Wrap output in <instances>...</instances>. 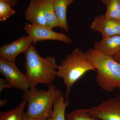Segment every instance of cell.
I'll return each instance as SVG.
<instances>
[{"label":"cell","mask_w":120,"mask_h":120,"mask_svg":"<svg viewBox=\"0 0 120 120\" xmlns=\"http://www.w3.org/2000/svg\"><path fill=\"white\" fill-rule=\"evenodd\" d=\"M94 49L105 55L113 56L120 52V35L103 38L95 43Z\"/></svg>","instance_id":"cell-10"},{"label":"cell","mask_w":120,"mask_h":120,"mask_svg":"<svg viewBox=\"0 0 120 120\" xmlns=\"http://www.w3.org/2000/svg\"><path fill=\"white\" fill-rule=\"evenodd\" d=\"M25 16L26 20L31 24L47 26L44 12L38 0H30Z\"/></svg>","instance_id":"cell-11"},{"label":"cell","mask_w":120,"mask_h":120,"mask_svg":"<svg viewBox=\"0 0 120 120\" xmlns=\"http://www.w3.org/2000/svg\"><path fill=\"white\" fill-rule=\"evenodd\" d=\"M0 72L12 87L24 92L30 88L26 76L20 71L15 62L0 58Z\"/></svg>","instance_id":"cell-5"},{"label":"cell","mask_w":120,"mask_h":120,"mask_svg":"<svg viewBox=\"0 0 120 120\" xmlns=\"http://www.w3.org/2000/svg\"><path fill=\"white\" fill-rule=\"evenodd\" d=\"M42 10L47 22V26L52 29L54 27H60V25L56 15L54 7V0H38Z\"/></svg>","instance_id":"cell-12"},{"label":"cell","mask_w":120,"mask_h":120,"mask_svg":"<svg viewBox=\"0 0 120 120\" xmlns=\"http://www.w3.org/2000/svg\"><path fill=\"white\" fill-rule=\"evenodd\" d=\"M26 75L30 88L39 84L52 85L57 76L58 65L54 57H41L34 46L31 45L25 53Z\"/></svg>","instance_id":"cell-1"},{"label":"cell","mask_w":120,"mask_h":120,"mask_svg":"<svg viewBox=\"0 0 120 120\" xmlns=\"http://www.w3.org/2000/svg\"><path fill=\"white\" fill-rule=\"evenodd\" d=\"M24 30L34 45L38 42L46 40L59 41L67 44L72 41L71 38L66 34L55 32L47 26L26 24Z\"/></svg>","instance_id":"cell-6"},{"label":"cell","mask_w":120,"mask_h":120,"mask_svg":"<svg viewBox=\"0 0 120 120\" xmlns=\"http://www.w3.org/2000/svg\"><path fill=\"white\" fill-rule=\"evenodd\" d=\"M106 8L105 16L120 21V0H101Z\"/></svg>","instance_id":"cell-16"},{"label":"cell","mask_w":120,"mask_h":120,"mask_svg":"<svg viewBox=\"0 0 120 120\" xmlns=\"http://www.w3.org/2000/svg\"><path fill=\"white\" fill-rule=\"evenodd\" d=\"M15 10L8 3L0 1V21L5 22L11 16L15 15Z\"/></svg>","instance_id":"cell-18"},{"label":"cell","mask_w":120,"mask_h":120,"mask_svg":"<svg viewBox=\"0 0 120 120\" xmlns=\"http://www.w3.org/2000/svg\"><path fill=\"white\" fill-rule=\"evenodd\" d=\"M19 0H0V1H2L8 3L11 5L12 7H15L17 4Z\"/></svg>","instance_id":"cell-20"},{"label":"cell","mask_w":120,"mask_h":120,"mask_svg":"<svg viewBox=\"0 0 120 120\" xmlns=\"http://www.w3.org/2000/svg\"><path fill=\"white\" fill-rule=\"evenodd\" d=\"M25 100H22L18 105L13 109L0 113V120H23L24 109L26 104Z\"/></svg>","instance_id":"cell-15"},{"label":"cell","mask_w":120,"mask_h":120,"mask_svg":"<svg viewBox=\"0 0 120 120\" xmlns=\"http://www.w3.org/2000/svg\"><path fill=\"white\" fill-rule=\"evenodd\" d=\"M92 30L101 33L103 38L120 35V21L105 16H96L90 25Z\"/></svg>","instance_id":"cell-9"},{"label":"cell","mask_w":120,"mask_h":120,"mask_svg":"<svg viewBox=\"0 0 120 120\" xmlns=\"http://www.w3.org/2000/svg\"><path fill=\"white\" fill-rule=\"evenodd\" d=\"M23 120H51V118L47 119V120H43V119H38V118L29 117L27 116H26L24 113Z\"/></svg>","instance_id":"cell-21"},{"label":"cell","mask_w":120,"mask_h":120,"mask_svg":"<svg viewBox=\"0 0 120 120\" xmlns=\"http://www.w3.org/2000/svg\"><path fill=\"white\" fill-rule=\"evenodd\" d=\"M10 84L5 79H0V92L5 88H10L11 87Z\"/></svg>","instance_id":"cell-19"},{"label":"cell","mask_w":120,"mask_h":120,"mask_svg":"<svg viewBox=\"0 0 120 120\" xmlns=\"http://www.w3.org/2000/svg\"><path fill=\"white\" fill-rule=\"evenodd\" d=\"M75 0H54V7L56 15L60 25V28L67 32L69 30L67 23V10Z\"/></svg>","instance_id":"cell-13"},{"label":"cell","mask_w":120,"mask_h":120,"mask_svg":"<svg viewBox=\"0 0 120 120\" xmlns=\"http://www.w3.org/2000/svg\"><path fill=\"white\" fill-rule=\"evenodd\" d=\"M89 109L75 110L66 115V120H99L92 117L89 115Z\"/></svg>","instance_id":"cell-17"},{"label":"cell","mask_w":120,"mask_h":120,"mask_svg":"<svg viewBox=\"0 0 120 120\" xmlns=\"http://www.w3.org/2000/svg\"><path fill=\"white\" fill-rule=\"evenodd\" d=\"M96 71L87 58L86 53L76 48L58 65L57 76L63 80L67 87L65 98H68L75 83L87 72Z\"/></svg>","instance_id":"cell-4"},{"label":"cell","mask_w":120,"mask_h":120,"mask_svg":"<svg viewBox=\"0 0 120 120\" xmlns=\"http://www.w3.org/2000/svg\"><path fill=\"white\" fill-rule=\"evenodd\" d=\"M32 43L33 41L29 36H22L10 44L4 45L0 48V58L15 62L17 56L25 53Z\"/></svg>","instance_id":"cell-8"},{"label":"cell","mask_w":120,"mask_h":120,"mask_svg":"<svg viewBox=\"0 0 120 120\" xmlns=\"http://www.w3.org/2000/svg\"><path fill=\"white\" fill-rule=\"evenodd\" d=\"M114 59L120 63V52L113 56Z\"/></svg>","instance_id":"cell-22"},{"label":"cell","mask_w":120,"mask_h":120,"mask_svg":"<svg viewBox=\"0 0 120 120\" xmlns=\"http://www.w3.org/2000/svg\"><path fill=\"white\" fill-rule=\"evenodd\" d=\"M90 116L101 120H120V96L108 99L90 108Z\"/></svg>","instance_id":"cell-7"},{"label":"cell","mask_w":120,"mask_h":120,"mask_svg":"<svg viewBox=\"0 0 120 120\" xmlns=\"http://www.w3.org/2000/svg\"><path fill=\"white\" fill-rule=\"evenodd\" d=\"M70 103L62 94L53 105L51 120H66L65 110Z\"/></svg>","instance_id":"cell-14"},{"label":"cell","mask_w":120,"mask_h":120,"mask_svg":"<svg viewBox=\"0 0 120 120\" xmlns=\"http://www.w3.org/2000/svg\"><path fill=\"white\" fill-rule=\"evenodd\" d=\"M62 92L53 85L49 86L47 90H39L36 87L30 88L24 92L22 100L27 103L25 115L38 119L47 120L51 118L53 105Z\"/></svg>","instance_id":"cell-3"},{"label":"cell","mask_w":120,"mask_h":120,"mask_svg":"<svg viewBox=\"0 0 120 120\" xmlns=\"http://www.w3.org/2000/svg\"><path fill=\"white\" fill-rule=\"evenodd\" d=\"M87 58L97 71L95 81L99 87L108 92L120 90V63L113 56L90 49L86 52Z\"/></svg>","instance_id":"cell-2"},{"label":"cell","mask_w":120,"mask_h":120,"mask_svg":"<svg viewBox=\"0 0 120 120\" xmlns=\"http://www.w3.org/2000/svg\"><path fill=\"white\" fill-rule=\"evenodd\" d=\"M8 103L7 99H4L3 100H0V106L2 107L4 105H6Z\"/></svg>","instance_id":"cell-23"}]
</instances>
